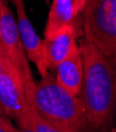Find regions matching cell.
<instances>
[{"mask_svg": "<svg viewBox=\"0 0 116 132\" xmlns=\"http://www.w3.org/2000/svg\"><path fill=\"white\" fill-rule=\"evenodd\" d=\"M78 47L83 62L78 96L90 128L102 130L111 123L115 112V64L87 41H83Z\"/></svg>", "mask_w": 116, "mask_h": 132, "instance_id": "6da1fadb", "label": "cell"}, {"mask_svg": "<svg viewBox=\"0 0 116 132\" xmlns=\"http://www.w3.org/2000/svg\"><path fill=\"white\" fill-rule=\"evenodd\" d=\"M32 108L60 132H89L91 129L79 96L65 90L51 75L36 84Z\"/></svg>", "mask_w": 116, "mask_h": 132, "instance_id": "7a4b0ae2", "label": "cell"}, {"mask_svg": "<svg viewBox=\"0 0 116 132\" xmlns=\"http://www.w3.org/2000/svg\"><path fill=\"white\" fill-rule=\"evenodd\" d=\"M85 41L115 64L116 0H81Z\"/></svg>", "mask_w": 116, "mask_h": 132, "instance_id": "3957f363", "label": "cell"}, {"mask_svg": "<svg viewBox=\"0 0 116 132\" xmlns=\"http://www.w3.org/2000/svg\"><path fill=\"white\" fill-rule=\"evenodd\" d=\"M0 47L5 60L17 70L21 78L25 89L26 102L29 107H32L36 83L19 36L17 22L11 10L4 3H2L0 10Z\"/></svg>", "mask_w": 116, "mask_h": 132, "instance_id": "277c9868", "label": "cell"}, {"mask_svg": "<svg viewBox=\"0 0 116 132\" xmlns=\"http://www.w3.org/2000/svg\"><path fill=\"white\" fill-rule=\"evenodd\" d=\"M0 107L7 117L17 121L19 129L27 128L28 112L32 107L26 102L21 78L8 62L0 73Z\"/></svg>", "mask_w": 116, "mask_h": 132, "instance_id": "5b68a950", "label": "cell"}, {"mask_svg": "<svg viewBox=\"0 0 116 132\" xmlns=\"http://www.w3.org/2000/svg\"><path fill=\"white\" fill-rule=\"evenodd\" d=\"M17 10V26L19 36L24 47V51L28 61L34 62L37 66V69L42 78H46L49 76L48 69L44 62V55H43V40L40 39L37 31L35 30L34 26L31 25L27 14L25 12L24 2L16 4Z\"/></svg>", "mask_w": 116, "mask_h": 132, "instance_id": "8992f818", "label": "cell"}, {"mask_svg": "<svg viewBox=\"0 0 116 132\" xmlns=\"http://www.w3.org/2000/svg\"><path fill=\"white\" fill-rule=\"evenodd\" d=\"M77 26L73 22L68 24L51 36L43 40V55L47 69L53 70L56 66L68 55L71 47L76 43Z\"/></svg>", "mask_w": 116, "mask_h": 132, "instance_id": "52a82bcc", "label": "cell"}, {"mask_svg": "<svg viewBox=\"0 0 116 132\" xmlns=\"http://www.w3.org/2000/svg\"><path fill=\"white\" fill-rule=\"evenodd\" d=\"M56 81L70 94L78 96L83 81V62L78 45L75 43L68 55L57 66Z\"/></svg>", "mask_w": 116, "mask_h": 132, "instance_id": "ba28073f", "label": "cell"}, {"mask_svg": "<svg viewBox=\"0 0 116 132\" xmlns=\"http://www.w3.org/2000/svg\"><path fill=\"white\" fill-rule=\"evenodd\" d=\"M81 12V0H52L48 19L44 29L45 38L60 28L75 22Z\"/></svg>", "mask_w": 116, "mask_h": 132, "instance_id": "9c48e42d", "label": "cell"}, {"mask_svg": "<svg viewBox=\"0 0 116 132\" xmlns=\"http://www.w3.org/2000/svg\"><path fill=\"white\" fill-rule=\"evenodd\" d=\"M27 128L32 129L35 132H60L49 123L43 120L35 111L34 108H30L28 112V125Z\"/></svg>", "mask_w": 116, "mask_h": 132, "instance_id": "30bf717a", "label": "cell"}, {"mask_svg": "<svg viewBox=\"0 0 116 132\" xmlns=\"http://www.w3.org/2000/svg\"><path fill=\"white\" fill-rule=\"evenodd\" d=\"M0 132H17L4 112H0Z\"/></svg>", "mask_w": 116, "mask_h": 132, "instance_id": "8fae6325", "label": "cell"}, {"mask_svg": "<svg viewBox=\"0 0 116 132\" xmlns=\"http://www.w3.org/2000/svg\"><path fill=\"white\" fill-rule=\"evenodd\" d=\"M6 60L4 57H0V73H1L3 71V69L5 68V66H6Z\"/></svg>", "mask_w": 116, "mask_h": 132, "instance_id": "7c38bea8", "label": "cell"}, {"mask_svg": "<svg viewBox=\"0 0 116 132\" xmlns=\"http://www.w3.org/2000/svg\"><path fill=\"white\" fill-rule=\"evenodd\" d=\"M17 132H35L30 128H24V129H17Z\"/></svg>", "mask_w": 116, "mask_h": 132, "instance_id": "4fadbf2b", "label": "cell"}, {"mask_svg": "<svg viewBox=\"0 0 116 132\" xmlns=\"http://www.w3.org/2000/svg\"><path fill=\"white\" fill-rule=\"evenodd\" d=\"M12 2L16 5V4H19V3H22L23 2V0H12Z\"/></svg>", "mask_w": 116, "mask_h": 132, "instance_id": "5bb4252c", "label": "cell"}, {"mask_svg": "<svg viewBox=\"0 0 116 132\" xmlns=\"http://www.w3.org/2000/svg\"><path fill=\"white\" fill-rule=\"evenodd\" d=\"M0 57H4L3 54H2V51H1V47H0Z\"/></svg>", "mask_w": 116, "mask_h": 132, "instance_id": "9a60e30c", "label": "cell"}, {"mask_svg": "<svg viewBox=\"0 0 116 132\" xmlns=\"http://www.w3.org/2000/svg\"><path fill=\"white\" fill-rule=\"evenodd\" d=\"M2 3H3V1H1V0H0V10H1V5H2Z\"/></svg>", "mask_w": 116, "mask_h": 132, "instance_id": "2e32d148", "label": "cell"}]
</instances>
